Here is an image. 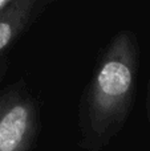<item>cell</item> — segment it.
<instances>
[{
    "instance_id": "cell-1",
    "label": "cell",
    "mask_w": 150,
    "mask_h": 151,
    "mask_svg": "<svg viewBox=\"0 0 150 151\" xmlns=\"http://www.w3.org/2000/svg\"><path fill=\"white\" fill-rule=\"evenodd\" d=\"M140 70V47L132 31H120L101 55L79 111L80 145L100 151L122 130L132 111Z\"/></svg>"
},
{
    "instance_id": "cell-2",
    "label": "cell",
    "mask_w": 150,
    "mask_h": 151,
    "mask_svg": "<svg viewBox=\"0 0 150 151\" xmlns=\"http://www.w3.org/2000/svg\"><path fill=\"white\" fill-rule=\"evenodd\" d=\"M39 130L35 99L24 86L0 97V151H31Z\"/></svg>"
},
{
    "instance_id": "cell-3",
    "label": "cell",
    "mask_w": 150,
    "mask_h": 151,
    "mask_svg": "<svg viewBox=\"0 0 150 151\" xmlns=\"http://www.w3.org/2000/svg\"><path fill=\"white\" fill-rule=\"evenodd\" d=\"M48 4L41 0H13L12 5L0 15V52L12 44Z\"/></svg>"
},
{
    "instance_id": "cell-4",
    "label": "cell",
    "mask_w": 150,
    "mask_h": 151,
    "mask_svg": "<svg viewBox=\"0 0 150 151\" xmlns=\"http://www.w3.org/2000/svg\"><path fill=\"white\" fill-rule=\"evenodd\" d=\"M12 3H13V0H0V15L4 11H7L12 5Z\"/></svg>"
},
{
    "instance_id": "cell-5",
    "label": "cell",
    "mask_w": 150,
    "mask_h": 151,
    "mask_svg": "<svg viewBox=\"0 0 150 151\" xmlns=\"http://www.w3.org/2000/svg\"><path fill=\"white\" fill-rule=\"evenodd\" d=\"M148 115H149V122H150V80L148 83Z\"/></svg>"
}]
</instances>
